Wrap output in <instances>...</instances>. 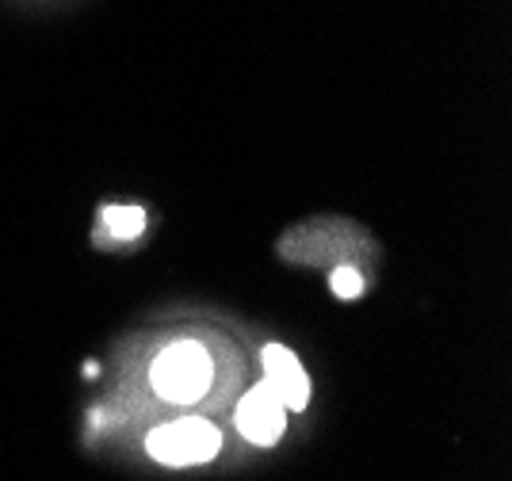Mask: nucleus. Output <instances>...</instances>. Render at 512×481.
<instances>
[{
    "label": "nucleus",
    "mask_w": 512,
    "mask_h": 481,
    "mask_svg": "<svg viewBox=\"0 0 512 481\" xmlns=\"http://www.w3.org/2000/svg\"><path fill=\"white\" fill-rule=\"evenodd\" d=\"M146 447H150L153 459L165 462V466H199V462H211L222 451V432L211 420L184 417L161 424Z\"/></svg>",
    "instance_id": "obj_2"
},
{
    "label": "nucleus",
    "mask_w": 512,
    "mask_h": 481,
    "mask_svg": "<svg viewBox=\"0 0 512 481\" xmlns=\"http://www.w3.org/2000/svg\"><path fill=\"white\" fill-rule=\"evenodd\" d=\"M104 226L111 237L130 241L146 230V210L142 207H104Z\"/></svg>",
    "instance_id": "obj_5"
},
{
    "label": "nucleus",
    "mask_w": 512,
    "mask_h": 481,
    "mask_svg": "<svg viewBox=\"0 0 512 481\" xmlns=\"http://www.w3.org/2000/svg\"><path fill=\"white\" fill-rule=\"evenodd\" d=\"M211 356L199 340H172L161 356L153 359V390L172 405H192L211 390Z\"/></svg>",
    "instance_id": "obj_1"
},
{
    "label": "nucleus",
    "mask_w": 512,
    "mask_h": 481,
    "mask_svg": "<svg viewBox=\"0 0 512 481\" xmlns=\"http://www.w3.org/2000/svg\"><path fill=\"white\" fill-rule=\"evenodd\" d=\"M283 424H287V409L276 398V390L268 382H256L237 405V432L256 447H272L283 436Z\"/></svg>",
    "instance_id": "obj_3"
},
{
    "label": "nucleus",
    "mask_w": 512,
    "mask_h": 481,
    "mask_svg": "<svg viewBox=\"0 0 512 481\" xmlns=\"http://www.w3.org/2000/svg\"><path fill=\"white\" fill-rule=\"evenodd\" d=\"M329 287L337 298H360L363 294V275L356 268H337V272L329 275Z\"/></svg>",
    "instance_id": "obj_6"
},
{
    "label": "nucleus",
    "mask_w": 512,
    "mask_h": 481,
    "mask_svg": "<svg viewBox=\"0 0 512 481\" xmlns=\"http://www.w3.org/2000/svg\"><path fill=\"white\" fill-rule=\"evenodd\" d=\"M260 363H264V382L276 390V398L283 401V409H306L310 401V378L302 371L299 356L283 344H268L260 352Z\"/></svg>",
    "instance_id": "obj_4"
}]
</instances>
